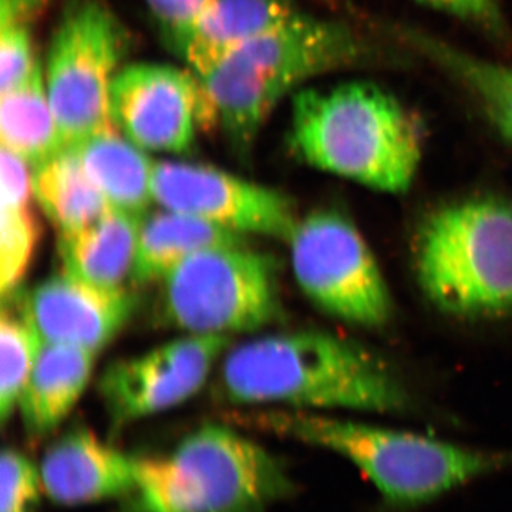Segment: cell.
<instances>
[{"label":"cell","instance_id":"cell-1","mask_svg":"<svg viewBox=\"0 0 512 512\" xmlns=\"http://www.w3.org/2000/svg\"><path fill=\"white\" fill-rule=\"evenodd\" d=\"M220 393L237 406L382 414L410 409L409 394L379 357L350 340L309 330L264 336L227 350Z\"/></svg>","mask_w":512,"mask_h":512},{"label":"cell","instance_id":"cell-2","mask_svg":"<svg viewBox=\"0 0 512 512\" xmlns=\"http://www.w3.org/2000/svg\"><path fill=\"white\" fill-rule=\"evenodd\" d=\"M245 420L269 433L345 458L375 485L390 510H416L512 467V451L458 446L305 410H269Z\"/></svg>","mask_w":512,"mask_h":512},{"label":"cell","instance_id":"cell-3","mask_svg":"<svg viewBox=\"0 0 512 512\" xmlns=\"http://www.w3.org/2000/svg\"><path fill=\"white\" fill-rule=\"evenodd\" d=\"M289 146L318 170L403 194L419 170L423 133L392 94L375 84L346 83L293 96Z\"/></svg>","mask_w":512,"mask_h":512},{"label":"cell","instance_id":"cell-4","mask_svg":"<svg viewBox=\"0 0 512 512\" xmlns=\"http://www.w3.org/2000/svg\"><path fill=\"white\" fill-rule=\"evenodd\" d=\"M366 56L365 42L348 26L299 12L238 47L198 79L228 143L247 153L286 94Z\"/></svg>","mask_w":512,"mask_h":512},{"label":"cell","instance_id":"cell-5","mask_svg":"<svg viewBox=\"0 0 512 512\" xmlns=\"http://www.w3.org/2000/svg\"><path fill=\"white\" fill-rule=\"evenodd\" d=\"M136 464L124 512H266L296 490L279 458L221 424L202 426L171 453Z\"/></svg>","mask_w":512,"mask_h":512},{"label":"cell","instance_id":"cell-6","mask_svg":"<svg viewBox=\"0 0 512 512\" xmlns=\"http://www.w3.org/2000/svg\"><path fill=\"white\" fill-rule=\"evenodd\" d=\"M414 268L421 291L448 315L512 313V204L470 198L434 211L417 232Z\"/></svg>","mask_w":512,"mask_h":512},{"label":"cell","instance_id":"cell-7","mask_svg":"<svg viewBox=\"0 0 512 512\" xmlns=\"http://www.w3.org/2000/svg\"><path fill=\"white\" fill-rule=\"evenodd\" d=\"M163 282L165 319L190 335L255 332L281 312L275 259L247 244L198 252Z\"/></svg>","mask_w":512,"mask_h":512},{"label":"cell","instance_id":"cell-8","mask_svg":"<svg viewBox=\"0 0 512 512\" xmlns=\"http://www.w3.org/2000/svg\"><path fill=\"white\" fill-rule=\"evenodd\" d=\"M131 47V36L101 0H69L50 43L46 89L64 147L117 130L110 87Z\"/></svg>","mask_w":512,"mask_h":512},{"label":"cell","instance_id":"cell-9","mask_svg":"<svg viewBox=\"0 0 512 512\" xmlns=\"http://www.w3.org/2000/svg\"><path fill=\"white\" fill-rule=\"evenodd\" d=\"M288 242L296 282L320 311L365 328L389 322V286L349 218L336 211L313 212L298 221Z\"/></svg>","mask_w":512,"mask_h":512},{"label":"cell","instance_id":"cell-10","mask_svg":"<svg viewBox=\"0 0 512 512\" xmlns=\"http://www.w3.org/2000/svg\"><path fill=\"white\" fill-rule=\"evenodd\" d=\"M110 117L137 147L177 156L190 153L198 128L218 126L200 79L158 63L121 67L110 87Z\"/></svg>","mask_w":512,"mask_h":512},{"label":"cell","instance_id":"cell-11","mask_svg":"<svg viewBox=\"0 0 512 512\" xmlns=\"http://www.w3.org/2000/svg\"><path fill=\"white\" fill-rule=\"evenodd\" d=\"M153 200L234 234L286 239L298 224L282 192L210 165L161 161L154 165Z\"/></svg>","mask_w":512,"mask_h":512},{"label":"cell","instance_id":"cell-12","mask_svg":"<svg viewBox=\"0 0 512 512\" xmlns=\"http://www.w3.org/2000/svg\"><path fill=\"white\" fill-rule=\"evenodd\" d=\"M228 346V336L188 335L114 362L99 382L111 424L123 427L187 402L200 392Z\"/></svg>","mask_w":512,"mask_h":512},{"label":"cell","instance_id":"cell-13","mask_svg":"<svg viewBox=\"0 0 512 512\" xmlns=\"http://www.w3.org/2000/svg\"><path fill=\"white\" fill-rule=\"evenodd\" d=\"M136 306L126 288H104L63 271L29 293L22 313L43 342L99 353L124 329Z\"/></svg>","mask_w":512,"mask_h":512},{"label":"cell","instance_id":"cell-14","mask_svg":"<svg viewBox=\"0 0 512 512\" xmlns=\"http://www.w3.org/2000/svg\"><path fill=\"white\" fill-rule=\"evenodd\" d=\"M39 470L47 497L64 507L126 500L137 480L136 457L84 427L70 430L47 447Z\"/></svg>","mask_w":512,"mask_h":512},{"label":"cell","instance_id":"cell-15","mask_svg":"<svg viewBox=\"0 0 512 512\" xmlns=\"http://www.w3.org/2000/svg\"><path fill=\"white\" fill-rule=\"evenodd\" d=\"M298 13L289 0H214L194 25L167 45L202 77L229 53Z\"/></svg>","mask_w":512,"mask_h":512},{"label":"cell","instance_id":"cell-16","mask_svg":"<svg viewBox=\"0 0 512 512\" xmlns=\"http://www.w3.org/2000/svg\"><path fill=\"white\" fill-rule=\"evenodd\" d=\"M96 355L43 342L18 404L28 436L43 439L67 419L90 382Z\"/></svg>","mask_w":512,"mask_h":512},{"label":"cell","instance_id":"cell-17","mask_svg":"<svg viewBox=\"0 0 512 512\" xmlns=\"http://www.w3.org/2000/svg\"><path fill=\"white\" fill-rule=\"evenodd\" d=\"M141 220L111 207L92 224L59 234L63 271L104 288H124L133 271Z\"/></svg>","mask_w":512,"mask_h":512},{"label":"cell","instance_id":"cell-18","mask_svg":"<svg viewBox=\"0 0 512 512\" xmlns=\"http://www.w3.org/2000/svg\"><path fill=\"white\" fill-rule=\"evenodd\" d=\"M23 158L0 151V293L3 301L18 291L40 241L33 207L32 171Z\"/></svg>","mask_w":512,"mask_h":512},{"label":"cell","instance_id":"cell-19","mask_svg":"<svg viewBox=\"0 0 512 512\" xmlns=\"http://www.w3.org/2000/svg\"><path fill=\"white\" fill-rule=\"evenodd\" d=\"M237 244H247L245 237L191 215L163 208L141 220L130 278L136 284L163 281L192 255L205 249Z\"/></svg>","mask_w":512,"mask_h":512},{"label":"cell","instance_id":"cell-20","mask_svg":"<svg viewBox=\"0 0 512 512\" xmlns=\"http://www.w3.org/2000/svg\"><path fill=\"white\" fill-rule=\"evenodd\" d=\"M110 207L146 217L153 202L154 165L143 148L117 130L104 131L70 147Z\"/></svg>","mask_w":512,"mask_h":512},{"label":"cell","instance_id":"cell-21","mask_svg":"<svg viewBox=\"0 0 512 512\" xmlns=\"http://www.w3.org/2000/svg\"><path fill=\"white\" fill-rule=\"evenodd\" d=\"M45 79L42 63L37 59L28 79L3 93L0 101L2 147L23 158L30 168L66 150Z\"/></svg>","mask_w":512,"mask_h":512},{"label":"cell","instance_id":"cell-22","mask_svg":"<svg viewBox=\"0 0 512 512\" xmlns=\"http://www.w3.org/2000/svg\"><path fill=\"white\" fill-rule=\"evenodd\" d=\"M32 170L35 201L59 234L86 227L111 208L69 148Z\"/></svg>","mask_w":512,"mask_h":512},{"label":"cell","instance_id":"cell-23","mask_svg":"<svg viewBox=\"0 0 512 512\" xmlns=\"http://www.w3.org/2000/svg\"><path fill=\"white\" fill-rule=\"evenodd\" d=\"M402 35L474 93L485 113L512 144L511 66L480 59L416 30H404Z\"/></svg>","mask_w":512,"mask_h":512},{"label":"cell","instance_id":"cell-24","mask_svg":"<svg viewBox=\"0 0 512 512\" xmlns=\"http://www.w3.org/2000/svg\"><path fill=\"white\" fill-rule=\"evenodd\" d=\"M43 340L25 315L3 308L0 318V419L5 424L18 410L20 396Z\"/></svg>","mask_w":512,"mask_h":512},{"label":"cell","instance_id":"cell-25","mask_svg":"<svg viewBox=\"0 0 512 512\" xmlns=\"http://www.w3.org/2000/svg\"><path fill=\"white\" fill-rule=\"evenodd\" d=\"M43 493L39 467L22 451L5 448L0 460V512H37Z\"/></svg>","mask_w":512,"mask_h":512},{"label":"cell","instance_id":"cell-26","mask_svg":"<svg viewBox=\"0 0 512 512\" xmlns=\"http://www.w3.org/2000/svg\"><path fill=\"white\" fill-rule=\"evenodd\" d=\"M37 62L32 29L0 28V92L8 93L28 79Z\"/></svg>","mask_w":512,"mask_h":512},{"label":"cell","instance_id":"cell-27","mask_svg":"<svg viewBox=\"0 0 512 512\" xmlns=\"http://www.w3.org/2000/svg\"><path fill=\"white\" fill-rule=\"evenodd\" d=\"M417 2L448 13L464 22L473 23L494 35L503 33V13L498 0H417Z\"/></svg>","mask_w":512,"mask_h":512},{"label":"cell","instance_id":"cell-28","mask_svg":"<svg viewBox=\"0 0 512 512\" xmlns=\"http://www.w3.org/2000/svg\"><path fill=\"white\" fill-rule=\"evenodd\" d=\"M163 30L165 42L197 22L214 0H146Z\"/></svg>","mask_w":512,"mask_h":512},{"label":"cell","instance_id":"cell-29","mask_svg":"<svg viewBox=\"0 0 512 512\" xmlns=\"http://www.w3.org/2000/svg\"><path fill=\"white\" fill-rule=\"evenodd\" d=\"M49 0H0V28L22 26L32 29L45 12Z\"/></svg>","mask_w":512,"mask_h":512}]
</instances>
